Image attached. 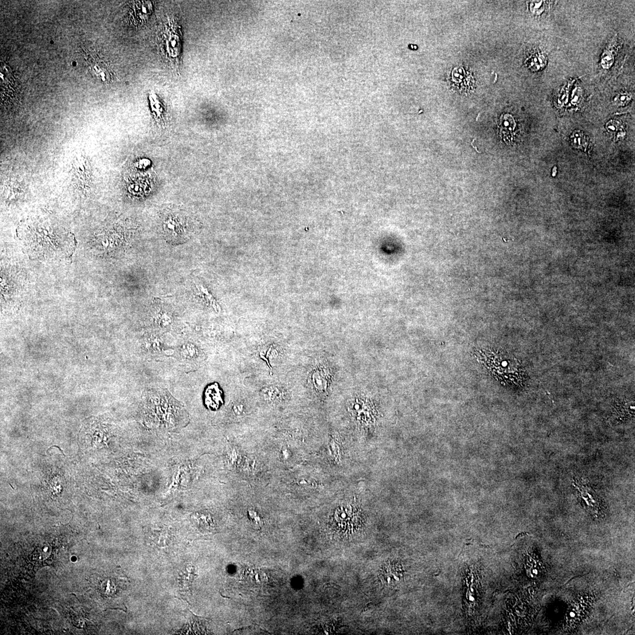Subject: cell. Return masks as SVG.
<instances>
[{
	"label": "cell",
	"instance_id": "obj_13",
	"mask_svg": "<svg viewBox=\"0 0 635 635\" xmlns=\"http://www.w3.org/2000/svg\"><path fill=\"white\" fill-rule=\"evenodd\" d=\"M630 100V97L626 94H622V95L618 96L616 99L619 104L624 105L628 103Z\"/></svg>",
	"mask_w": 635,
	"mask_h": 635
},
{
	"label": "cell",
	"instance_id": "obj_8",
	"mask_svg": "<svg viewBox=\"0 0 635 635\" xmlns=\"http://www.w3.org/2000/svg\"><path fill=\"white\" fill-rule=\"evenodd\" d=\"M262 396L265 401L270 403H279L283 401L285 393L280 387L269 386L262 391Z\"/></svg>",
	"mask_w": 635,
	"mask_h": 635
},
{
	"label": "cell",
	"instance_id": "obj_10",
	"mask_svg": "<svg viewBox=\"0 0 635 635\" xmlns=\"http://www.w3.org/2000/svg\"><path fill=\"white\" fill-rule=\"evenodd\" d=\"M547 58L543 54H537L531 58L530 66L532 69L538 71L546 66Z\"/></svg>",
	"mask_w": 635,
	"mask_h": 635
},
{
	"label": "cell",
	"instance_id": "obj_12",
	"mask_svg": "<svg viewBox=\"0 0 635 635\" xmlns=\"http://www.w3.org/2000/svg\"><path fill=\"white\" fill-rule=\"evenodd\" d=\"M614 62V57L609 52H606L602 57V65L603 68L607 69L610 67Z\"/></svg>",
	"mask_w": 635,
	"mask_h": 635
},
{
	"label": "cell",
	"instance_id": "obj_6",
	"mask_svg": "<svg viewBox=\"0 0 635 635\" xmlns=\"http://www.w3.org/2000/svg\"><path fill=\"white\" fill-rule=\"evenodd\" d=\"M501 136L505 142H510L512 139L513 131L515 128L516 123L514 119L511 115H505L501 118Z\"/></svg>",
	"mask_w": 635,
	"mask_h": 635
},
{
	"label": "cell",
	"instance_id": "obj_3",
	"mask_svg": "<svg viewBox=\"0 0 635 635\" xmlns=\"http://www.w3.org/2000/svg\"><path fill=\"white\" fill-rule=\"evenodd\" d=\"M72 182L78 189L88 192L93 185V171L88 160L84 156H77L72 163L71 171Z\"/></svg>",
	"mask_w": 635,
	"mask_h": 635
},
{
	"label": "cell",
	"instance_id": "obj_14",
	"mask_svg": "<svg viewBox=\"0 0 635 635\" xmlns=\"http://www.w3.org/2000/svg\"><path fill=\"white\" fill-rule=\"evenodd\" d=\"M619 125V123L617 122V121H613L607 124V129H609V131H615L617 130V128L618 127Z\"/></svg>",
	"mask_w": 635,
	"mask_h": 635
},
{
	"label": "cell",
	"instance_id": "obj_4",
	"mask_svg": "<svg viewBox=\"0 0 635 635\" xmlns=\"http://www.w3.org/2000/svg\"><path fill=\"white\" fill-rule=\"evenodd\" d=\"M141 348L144 354L148 357L158 358L166 355L168 348L162 336L155 333L144 336Z\"/></svg>",
	"mask_w": 635,
	"mask_h": 635
},
{
	"label": "cell",
	"instance_id": "obj_1",
	"mask_svg": "<svg viewBox=\"0 0 635 635\" xmlns=\"http://www.w3.org/2000/svg\"><path fill=\"white\" fill-rule=\"evenodd\" d=\"M18 235L25 252L34 260H64L72 257L76 248L73 234L47 222L27 221Z\"/></svg>",
	"mask_w": 635,
	"mask_h": 635
},
{
	"label": "cell",
	"instance_id": "obj_2",
	"mask_svg": "<svg viewBox=\"0 0 635 635\" xmlns=\"http://www.w3.org/2000/svg\"><path fill=\"white\" fill-rule=\"evenodd\" d=\"M144 416L152 425L175 429L186 424L187 411L183 403L164 389L145 391L143 395Z\"/></svg>",
	"mask_w": 635,
	"mask_h": 635
},
{
	"label": "cell",
	"instance_id": "obj_11",
	"mask_svg": "<svg viewBox=\"0 0 635 635\" xmlns=\"http://www.w3.org/2000/svg\"><path fill=\"white\" fill-rule=\"evenodd\" d=\"M546 3L543 1H534L530 4V10L533 14L540 15L543 13Z\"/></svg>",
	"mask_w": 635,
	"mask_h": 635
},
{
	"label": "cell",
	"instance_id": "obj_9",
	"mask_svg": "<svg viewBox=\"0 0 635 635\" xmlns=\"http://www.w3.org/2000/svg\"><path fill=\"white\" fill-rule=\"evenodd\" d=\"M156 326L162 329H168L172 323V317L169 312L166 311L156 312L153 317Z\"/></svg>",
	"mask_w": 635,
	"mask_h": 635
},
{
	"label": "cell",
	"instance_id": "obj_7",
	"mask_svg": "<svg viewBox=\"0 0 635 635\" xmlns=\"http://www.w3.org/2000/svg\"><path fill=\"white\" fill-rule=\"evenodd\" d=\"M175 31L173 28L170 30L167 42L168 53L172 58L178 57L182 52L181 37Z\"/></svg>",
	"mask_w": 635,
	"mask_h": 635
},
{
	"label": "cell",
	"instance_id": "obj_5",
	"mask_svg": "<svg viewBox=\"0 0 635 635\" xmlns=\"http://www.w3.org/2000/svg\"><path fill=\"white\" fill-rule=\"evenodd\" d=\"M175 355L182 362L193 365L201 360L202 353L197 344L187 341L179 344Z\"/></svg>",
	"mask_w": 635,
	"mask_h": 635
}]
</instances>
